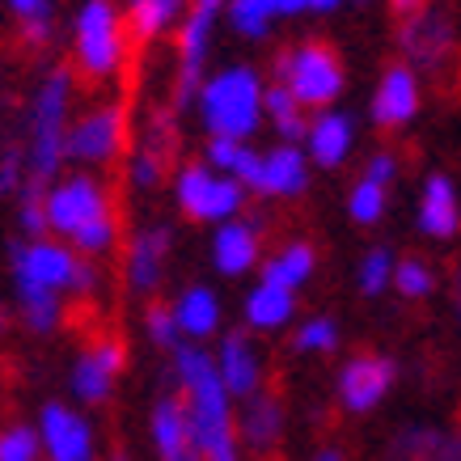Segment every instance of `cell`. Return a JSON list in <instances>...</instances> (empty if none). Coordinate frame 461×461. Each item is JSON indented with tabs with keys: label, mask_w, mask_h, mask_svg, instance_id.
Returning a JSON list of instances; mask_svg holds the SVG:
<instances>
[{
	"label": "cell",
	"mask_w": 461,
	"mask_h": 461,
	"mask_svg": "<svg viewBox=\"0 0 461 461\" xmlns=\"http://www.w3.org/2000/svg\"><path fill=\"white\" fill-rule=\"evenodd\" d=\"M169 381L182 393L186 423L203 461H246L238 436V398L224 390L216 351H208L203 343H182L169 356Z\"/></svg>",
	"instance_id": "1"
},
{
	"label": "cell",
	"mask_w": 461,
	"mask_h": 461,
	"mask_svg": "<svg viewBox=\"0 0 461 461\" xmlns=\"http://www.w3.org/2000/svg\"><path fill=\"white\" fill-rule=\"evenodd\" d=\"M47 229L68 241L81 258H106L119 246V216L111 191L94 174H68L47 186Z\"/></svg>",
	"instance_id": "2"
},
{
	"label": "cell",
	"mask_w": 461,
	"mask_h": 461,
	"mask_svg": "<svg viewBox=\"0 0 461 461\" xmlns=\"http://www.w3.org/2000/svg\"><path fill=\"white\" fill-rule=\"evenodd\" d=\"M72 81L68 68H51L39 81L26 111V182L51 186L68 161V127H72Z\"/></svg>",
	"instance_id": "3"
},
{
	"label": "cell",
	"mask_w": 461,
	"mask_h": 461,
	"mask_svg": "<svg viewBox=\"0 0 461 461\" xmlns=\"http://www.w3.org/2000/svg\"><path fill=\"white\" fill-rule=\"evenodd\" d=\"M267 81L250 64H229V68L208 72V81L199 85V123L208 127V136H224V140H250L258 123H267L263 114Z\"/></svg>",
	"instance_id": "4"
},
{
	"label": "cell",
	"mask_w": 461,
	"mask_h": 461,
	"mask_svg": "<svg viewBox=\"0 0 461 461\" xmlns=\"http://www.w3.org/2000/svg\"><path fill=\"white\" fill-rule=\"evenodd\" d=\"M276 85H284L305 111H330L343 98V85H348V68L330 42L305 39L284 47L276 64H271Z\"/></svg>",
	"instance_id": "5"
},
{
	"label": "cell",
	"mask_w": 461,
	"mask_h": 461,
	"mask_svg": "<svg viewBox=\"0 0 461 461\" xmlns=\"http://www.w3.org/2000/svg\"><path fill=\"white\" fill-rule=\"evenodd\" d=\"M77 72L89 81H111L127 64V17L114 0H85L72 22Z\"/></svg>",
	"instance_id": "6"
},
{
	"label": "cell",
	"mask_w": 461,
	"mask_h": 461,
	"mask_svg": "<svg viewBox=\"0 0 461 461\" xmlns=\"http://www.w3.org/2000/svg\"><path fill=\"white\" fill-rule=\"evenodd\" d=\"M246 186L238 178H229L221 169H212L208 161H186L174 174V203L186 221L195 224H224L238 221L246 212Z\"/></svg>",
	"instance_id": "7"
},
{
	"label": "cell",
	"mask_w": 461,
	"mask_h": 461,
	"mask_svg": "<svg viewBox=\"0 0 461 461\" xmlns=\"http://www.w3.org/2000/svg\"><path fill=\"white\" fill-rule=\"evenodd\" d=\"M85 258L59 238H22L9 246V276L14 288H42V293L77 296Z\"/></svg>",
	"instance_id": "8"
},
{
	"label": "cell",
	"mask_w": 461,
	"mask_h": 461,
	"mask_svg": "<svg viewBox=\"0 0 461 461\" xmlns=\"http://www.w3.org/2000/svg\"><path fill=\"white\" fill-rule=\"evenodd\" d=\"M229 0H191L186 17L178 22V77H174V111H186L199 98V85L208 81V56L216 22L224 17Z\"/></svg>",
	"instance_id": "9"
},
{
	"label": "cell",
	"mask_w": 461,
	"mask_h": 461,
	"mask_svg": "<svg viewBox=\"0 0 461 461\" xmlns=\"http://www.w3.org/2000/svg\"><path fill=\"white\" fill-rule=\"evenodd\" d=\"M127 368V343L119 335L89 339L68 364V393L77 406H106Z\"/></svg>",
	"instance_id": "10"
},
{
	"label": "cell",
	"mask_w": 461,
	"mask_h": 461,
	"mask_svg": "<svg viewBox=\"0 0 461 461\" xmlns=\"http://www.w3.org/2000/svg\"><path fill=\"white\" fill-rule=\"evenodd\" d=\"M393 381H398V360L393 356H385V351H356L351 360H343V368L335 377L339 411L351 415V420L373 415L390 398Z\"/></svg>",
	"instance_id": "11"
},
{
	"label": "cell",
	"mask_w": 461,
	"mask_h": 461,
	"mask_svg": "<svg viewBox=\"0 0 461 461\" xmlns=\"http://www.w3.org/2000/svg\"><path fill=\"white\" fill-rule=\"evenodd\" d=\"M34 428H39L47 461H98V432H94V423L81 406L47 398L39 406Z\"/></svg>",
	"instance_id": "12"
},
{
	"label": "cell",
	"mask_w": 461,
	"mask_h": 461,
	"mask_svg": "<svg viewBox=\"0 0 461 461\" xmlns=\"http://www.w3.org/2000/svg\"><path fill=\"white\" fill-rule=\"evenodd\" d=\"M127 144V111L119 102H102L94 111H85L81 119H72L68 127V161L94 169L111 166Z\"/></svg>",
	"instance_id": "13"
},
{
	"label": "cell",
	"mask_w": 461,
	"mask_h": 461,
	"mask_svg": "<svg viewBox=\"0 0 461 461\" xmlns=\"http://www.w3.org/2000/svg\"><path fill=\"white\" fill-rule=\"evenodd\" d=\"M288 432V406L276 385H263L238 406V436L246 453H258L263 461H276Z\"/></svg>",
	"instance_id": "14"
},
{
	"label": "cell",
	"mask_w": 461,
	"mask_h": 461,
	"mask_svg": "<svg viewBox=\"0 0 461 461\" xmlns=\"http://www.w3.org/2000/svg\"><path fill=\"white\" fill-rule=\"evenodd\" d=\"M169 254H174V229L169 224H144L131 233L123 250V284L127 293L136 296H153L166 280Z\"/></svg>",
	"instance_id": "15"
},
{
	"label": "cell",
	"mask_w": 461,
	"mask_h": 461,
	"mask_svg": "<svg viewBox=\"0 0 461 461\" xmlns=\"http://www.w3.org/2000/svg\"><path fill=\"white\" fill-rule=\"evenodd\" d=\"M453 42H457V26L436 5H428L415 17H406L402 30H398V47H402L411 68H440L453 56Z\"/></svg>",
	"instance_id": "16"
},
{
	"label": "cell",
	"mask_w": 461,
	"mask_h": 461,
	"mask_svg": "<svg viewBox=\"0 0 461 461\" xmlns=\"http://www.w3.org/2000/svg\"><path fill=\"white\" fill-rule=\"evenodd\" d=\"M423 106V89H420V77L415 68L398 59L390 68L381 72L377 89H373V102H368V119L381 127V131H398L406 127Z\"/></svg>",
	"instance_id": "17"
},
{
	"label": "cell",
	"mask_w": 461,
	"mask_h": 461,
	"mask_svg": "<svg viewBox=\"0 0 461 461\" xmlns=\"http://www.w3.org/2000/svg\"><path fill=\"white\" fill-rule=\"evenodd\" d=\"M216 368H221L224 390L233 393L238 402H246L250 393H258L267 385V360L263 348L254 343V335L241 330H224V339L216 343Z\"/></svg>",
	"instance_id": "18"
},
{
	"label": "cell",
	"mask_w": 461,
	"mask_h": 461,
	"mask_svg": "<svg viewBox=\"0 0 461 461\" xmlns=\"http://www.w3.org/2000/svg\"><path fill=\"white\" fill-rule=\"evenodd\" d=\"M149 440H153L157 461H203L195 436H191V423H186L182 393L174 390V385L153 398V411H149Z\"/></svg>",
	"instance_id": "19"
},
{
	"label": "cell",
	"mask_w": 461,
	"mask_h": 461,
	"mask_svg": "<svg viewBox=\"0 0 461 461\" xmlns=\"http://www.w3.org/2000/svg\"><path fill=\"white\" fill-rule=\"evenodd\" d=\"M212 267L221 271L224 280H241L250 276L254 267H263V224L250 216L216 224L212 233Z\"/></svg>",
	"instance_id": "20"
},
{
	"label": "cell",
	"mask_w": 461,
	"mask_h": 461,
	"mask_svg": "<svg viewBox=\"0 0 461 461\" xmlns=\"http://www.w3.org/2000/svg\"><path fill=\"white\" fill-rule=\"evenodd\" d=\"M381 461H461V423L440 428V423H402L385 440Z\"/></svg>",
	"instance_id": "21"
},
{
	"label": "cell",
	"mask_w": 461,
	"mask_h": 461,
	"mask_svg": "<svg viewBox=\"0 0 461 461\" xmlns=\"http://www.w3.org/2000/svg\"><path fill=\"white\" fill-rule=\"evenodd\" d=\"M174 149H178V127L169 114H153L149 131L140 136L136 153L127 157V182L136 191H157L166 182V169L174 161Z\"/></svg>",
	"instance_id": "22"
},
{
	"label": "cell",
	"mask_w": 461,
	"mask_h": 461,
	"mask_svg": "<svg viewBox=\"0 0 461 461\" xmlns=\"http://www.w3.org/2000/svg\"><path fill=\"white\" fill-rule=\"evenodd\" d=\"M309 174H313V161H309L305 144H276L263 153V169H258V191L254 195L263 199H296L309 191Z\"/></svg>",
	"instance_id": "23"
},
{
	"label": "cell",
	"mask_w": 461,
	"mask_h": 461,
	"mask_svg": "<svg viewBox=\"0 0 461 461\" xmlns=\"http://www.w3.org/2000/svg\"><path fill=\"white\" fill-rule=\"evenodd\" d=\"M356 149V119L348 111H313L305 131V153L318 169H339Z\"/></svg>",
	"instance_id": "24"
},
{
	"label": "cell",
	"mask_w": 461,
	"mask_h": 461,
	"mask_svg": "<svg viewBox=\"0 0 461 461\" xmlns=\"http://www.w3.org/2000/svg\"><path fill=\"white\" fill-rule=\"evenodd\" d=\"M420 233L432 241H453L461 229V195L448 174H428L420 186Z\"/></svg>",
	"instance_id": "25"
},
{
	"label": "cell",
	"mask_w": 461,
	"mask_h": 461,
	"mask_svg": "<svg viewBox=\"0 0 461 461\" xmlns=\"http://www.w3.org/2000/svg\"><path fill=\"white\" fill-rule=\"evenodd\" d=\"M296 318V293L293 288H280V284L258 280L246 293V305H241V321L250 335H271V330H284L288 321Z\"/></svg>",
	"instance_id": "26"
},
{
	"label": "cell",
	"mask_w": 461,
	"mask_h": 461,
	"mask_svg": "<svg viewBox=\"0 0 461 461\" xmlns=\"http://www.w3.org/2000/svg\"><path fill=\"white\" fill-rule=\"evenodd\" d=\"M174 313H178L186 343H203V339L221 335V296L212 293L208 284H186L174 296Z\"/></svg>",
	"instance_id": "27"
},
{
	"label": "cell",
	"mask_w": 461,
	"mask_h": 461,
	"mask_svg": "<svg viewBox=\"0 0 461 461\" xmlns=\"http://www.w3.org/2000/svg\"><path fill=\"white\" fill-rule=\"evenodd\" d=\"M313 271H318V250H313L309 241L293 238V241H284L276 254H267L263 267H258V280L301 293V288L313 280Z\"/></svg>",
	"instance_id": "28"
},
{
	"label": "cell",
	"mask_w": 461,
	"mask_h": 461,
	"mask_svg": "<svg viewBox=\"0 0 461 461\" xmlns=\"http://www.w3.org/2000/svg\"><path fill=\"white\" fill-rule=\"evenodd\" d=\"M186 9H191V0H127V34L140 42H153L169 30H178Z\"/></svg>",
	"instance_id": "29"
},
{
	"label": "cell",
	"mask_w": 461,
	"mask_h": 461,
	"mask_svg": "<svg viewBox=\"0 0 461 461\" xmlns=\"http://www.w3.org/2000/svg\"><path fill=\"white\" fill-rule=\"evenodd\" d=\"M212 169H221L229 178H238L246 191H258V169H263V153L250 149V140H224V136H208V153H203Z\"/></svg>",
	"instance_id": "30"
},
{
	"label": "cell",
	"mask_w": 461,
	"mask_h": 461,
	"mask_svg": "<svg viewBox=\"0 0 461 461\" xmlns=\"http://www.w3.org/2000/svg\"><path fill=\"white\" fill-rule=\"evenodd\" d=\"M14 309H17V321L26 326L30 335H56L64 326V296L59 293H42V288H14Z\"/></svg>",
	"instance_id": "31"
},
{
	"label": "cell",
	"mask_w": 461,
	"mask_h": 461,
	"mask_svg": "<svg viewBox=\"0 0 461 461\" xmlns=\"http://www.w3.org/2000/svg\"><path fill=\"white\" fill-rule=\"evenodd\" d=\"M263 114L271 131L280 136V144H305V131H309V114L305 106L284 89V85H267V98H263Z\"/></svg>",
	"instance_id": "32"
},
{
	"label": "cell",
	"mask_w": 461,
	"mask_h": 461,
	"mask_svg": "<svg viewBox=\"0 0 461 461\" xmlns=\"http://www.w3.org/2000/svg\"><path fill=\"white\" fill-rule=\"evenodd\" d=\"M224 17H229V26L238 30L241 39H250V42H263L271 34V26L280 22L276 0H229Z\"/></svg>",
	"instance_id": "33"
},
{
	"label": "cell",
	"mask_w": 461,
	"mask_h": 461,
	"mask_svg": "<svg viewBox=\"0 0 461 461\" xmlns=\"http://www.w3.org/2000/svg\"><path fill=\"white\" fill-rule=\"evenodd\" d=\"M385 208H390V186L377 178H368V174H360V178L351 182V195H348V216L356 224H377L381 216H385Z\"/></svg>",
	"instance_id": "34"
},
{
	"label": "cell",
	"mask_w": 461,
	"mask_h": 461,
	"mask_svg": "<svg viewBox=\"0 0 461 461\" xmlns=\"http://www.w3.org/2000/svg\"><path fill=\"white\" fill-rule=\"evenodd\" d=\"M339 321L330 313H313L293 330V351L296 356H330L339 351Z\"/></svg>",
	"instance_id": "35"
},
{
	"label": "cell",
	"mask_w": 461,
	"mask_h": 461,
	"mask_svg": "<svg viewBox=\"0 0 461 461\" xmlns=\"http://www.w3.org/2000/svg\"><path fill=\"white\" fill-rule=\"evenodd\" d=\"M436 267L428 263V258H415V254H406V258H398V267H393V293L402 296V301H428V296L436 293Z\"/></svg>",
	"instance_id": "36"
},
{
	"label": "cell",
	"mask_w": 461,
	"mask_h": 461,
	"mask_svg": "<svg viewBox=\"0 0 461 461\" xmlns=\"http://www.w3.org/2000/svg\"><path fill=\"white\" fill-rule=\"evenodd\" d=\"M5 5L17 17L26 47H47L51 42V34H56V26H51V0H5Z\"/></svg>",
	"instance_id": "37"
},
{
	"label": "cell",
	"mask_w": 461,
	"mask_h": 461,
	"mask_svg": "<svg viewBox=\"0 0 461 461\" xmlns=\"http://www.w3.org/2000/svg\"><path fill=\"white\" fill-rule=\"evenodd\" d=\"M393 267H398V258H393V250H385V246L364 250L360 267H356V288H360L364 296H381L385 288H393Z\"/></svg>",
	"instance_id": "38"
},
{
	"label": "cell",
	"mask_w": 461,
	"mask_h": 461,
	"mask_svg": "<svg viewBox=\"0 0 461 461\" xmlns=\"http://www.w3.org/2000/svg\"><path fill=\"white\" fill-rule=\"evenodd\" d=\"M144 335H149V343H153L157 351H166V356H174V351L186 343V335H182V326H178V313H174V305H166V301H153V305L144 309Z\"/></svg>",
	"instance_id": "39"
},
{
	"label": "cell",
	"mask_w": 461,
	"mask_h": 461,
	"mask_svg": "<svg viewBox=\"0 0 461 461\" xmlns=\"http://www.w3.org/2000/svg\"><path fill=\"white\" fill-rule=\"evenodd\" d=\"M0 461H47L39 428H34V423H22V420L5 423V428H0Z\"/></svg>",
	"instance_id": "40"
},
{
	"label": "cell",
	"mask_w": 461,
	"mask_h": 461,
	"mask_svg": "<svg viewBox=\"0 0 461 461\" xmlns=\"http://www.w3.org/2000/svg\"><path fill=\"white\" fill-rule=\"evenodd\" d=\"M26 186V149L5 144L0 149V199H17Z\"/></svg>",
	"instance_id": "41"
},
{
	"label": "cell",
	"mask_w": 461,
	"mask_h": 461,
	"mask_svg": "<svg viewBox=\"0 0 461 461\" xmlns=\"http://www.w3.org/2000/svg\"><path fill=\"white\" fill-rule=\"evenodd\" d=\"M364 174L385 182V186H393V178H398V157L393 153H373L368 157V166H364Z\"/></svg>",
	"instance_id": "42"
},
{
	"label": "cell",
	"mask_w": 461,
	"mask_h": 461,
	"mask_svg": "<svg viewBox=\"0 0 461 461\" xmlns=\"http://www.w3.org/2000/svg\"><path fill=\"white\" fill-rule=\"evenodd\" d=\"M390 9H393V17H398V22H406V17L423 14V9H428V0H390Z\"/></svg>",
	"instance_id": "43"
},
{
	"label": "cell",
	"mask_w": 461,
	"mask_h": 461,
	"mask_svg": "<svg viewBox=\"0 0 461 461\" xmlns=\"http://www.w3.org/2000/svg\"><path fill=\"white\" fill-rule=\"evenodd\" d=\"M305 461H348V453H343V445H321V448H313Z\"/></svg>",
	"instance_id": "44"
},
{
	"label": "cell",
	"mask_w": 461,
	"mask_h": 461,
	"mask_svg": "<svg viewBox=\"0 0 461 461\" xmlns=\"http://www.w3.org/2000/svg\"><path fill=\"white\" fill-rule=\"evenodd\" d=\"M276 14L280 17H301V14H309V0H276Z\"/></svg>",
	"instance_id": "45"
},
{
	"label": "cell",
	"mask_w": 461,
	"mask_h": 461,
	"mask_svg": "<svg viewBox=\"0 0 461 461\" xmlns=\"http://www.w3.org/2000/svg\"><path fill=\"white\" fill-rule=\"evenodd\" d=\"M343 5H348V0H309V14H335Z\"/></svg>",
	"instance_id": "46"
},
{
	"label": "cell",
	"mask_w": 461,
	"mask_h": 461,
	"mask_svg": "<svg viewBox=\"0 0 461 461\" xmlns=\"http://www.w3.org/2000/svg\"><path fill=\"white\" fill-rule=\"evenodd\" d=\"M453 309H457V326H461V267H457V276H453Z\"/></svg>",
	"instance_id": "47"
},
{
	"label": "cell",
	"mask_w": 461,
	"mask_h": 461,
	"mask_svg": "<svg viewBox=\"0 0 461 461\" xmlns=\"http://www.w3.org/2000/svg\"><path fill=\"white\" fill-rule=\"evenodd\" d=\"M111 461H131V457H127V453H111Z\"/></svg>",
	"instance_id": "48"
},
{
	"label": "cell",
	"mask_w": 461,
	"mask_h": 461,
	"mask_svg": "<svg viewBox=\"0 0 461 461\" xmlns=\"http://www.w3.org/2000/svg\"><path fill=\"white\" fill-rule=\"evenodd\" d=\"M351 5H368V0H351Z\"/></svg>",
	"instance_id": "49"
}]
</instances>
